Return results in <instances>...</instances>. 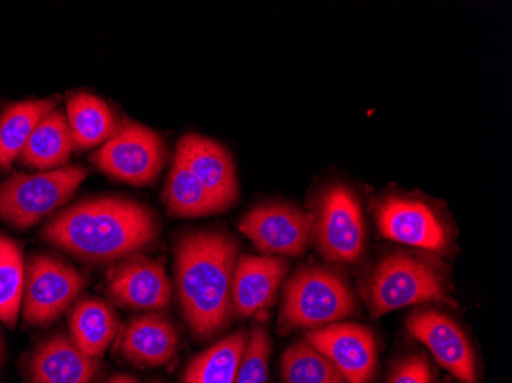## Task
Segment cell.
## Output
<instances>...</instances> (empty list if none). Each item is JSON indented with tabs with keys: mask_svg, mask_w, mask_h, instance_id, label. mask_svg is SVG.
<instances>
[{
	"mask_svg": "<svg viewBox=\"0 0 512 383\" xmlns=\"http://www.w3.org/2000/svg\"><path fill=\"white\" fill-rule=\"evenodd\" d=\"M66 118L77 149L99 148L120 126L119 118L106 100L88 91L69 95Z\"/></svg>",
	"mask_w": 512,
	"mask_h": 383,
	"instance_id": "cell-19",
	"label": "cell"
},
{
	"mask_svg": "<svg viewBox=\"0 0 512 383\" xmlns=\"http://www.w3.org/2000/svg\"><path fill=\"white\" fill-rule=\"evenodd\" d=\"M106 290L112 301L132 310H163L171 301L163 262L140 253L115 262L106 275Z\"/></svg>",
	"mask_w": 512,
	"mask_h": 383,
	"instance_id": "cell-11",
	"label": "cell"
},
{
	"mask_svg": "<svg viewBox=\"0 0 512 383\" xmlns=\"http://www.w3.org/2000/svg\"><path fill=\"white\" fill-rule=\"evenodd\" d=\"M312 238L325 259L342 264L359 261L365 250L364 217L361 204L345 186L330 187L322 195L313 215Z\"/></svg>",
	"mask_w": 512,
	"mask_h": 383,
	"instance_id": "cell-8",
	"label": "cell"
},
{
	"mask_svg": "<svg viewBox=\"0 0 512 383\" xmlns=\"http://www.w3.org/2000/svg\"><path fill=\"white\" fill-rule=\"evenodd\" d=\"M307 341L321 351L345 383H371L378 370V341L370 328L355 322H336L310 331Z\"/></svg>",
	"mask_w": 512,
	"mask_h": 383,
	"instance_id": "cell-10",
	"label": "cell"
},
{
	"mask_svg": "<svg viewBox=\"0 0 512 383\" xmlns=\"http://www.w3.org/2000/svg\"><path fill=\"white\" fill-rule=\"evenodd\" d=\"M152 383H161V382H158V380H154V382H152Z\"/></svg>",
	"mask_w": 512,
	"mask_h": 383,
	"instance_id": "cell-30",
	"label": "cell"
},
{
	"mask_svg": "<svg viewBox=\"0 0 512 383\" xmlns=\"http://www.w3.org/2000/svg\"><path fill=\"white\" fill-rule=\"evenodd\" d=\"M358 310L350 285L335 270L302 267L287 281L279 311V331L319 330Z\"/></svg>",
	"mask_w": 512,
	"mask_h": 383,
	"instance_id": "cell-3",
	"label": "cell"
},
{
	"mask_svg": "<svg viewBox=\"0 0 512 383\" xmlns=\"http://www.w3.org/2000/svg\"><path fill=\"white\" fill-rule=\"evenodd\" d=\"M73 149L74 140L68 118L62 109L54 108L37 123L17 161L28 169L54 171L66 166Z\"/></svg>",
	"mask_w": 512,
	"mask_h": 383,
	"instance_id": "cell-18",
	"label": "cell"
},
{
	"mask_svg": "<svg viewBox=\"0 0 512 383\" xmlns=\"http://www.w3.org/2000/svg\"><path fill=\"white\" fill-rule=\"evenodd\" d=\"M57 100H23L8 106L0 115V171H8L27 145L37 123L56 108Z\"/></svg>",
	"mask_w": 512,
	"mask_h": 383,
	"instance_id": "cell-22",
	"label": "cell"
},
{
	"mask_svg": "<svg viewBox=\"0 0 512 383\" xmlns=\"http://www.w3.org/2000/svg\"><path fill=\"white\" fill-rule=\"evenodd\" d=\"M154 212L134 198H83L51 218L43 239L89 264H109L135 255L157 238Z\"/></svg>",
	"mask_w": 512,
	"mask_h": 383,
	"instance_id": "cell-1",
	"label": "cell"
},
{
	"mask_svg": "<svg viewBox=\"0 0 512 383\" xmlns=\"http://www.w3.org/2000/svg\"><path fill=\"white\" fill-rule=\"evenodd\" d=\"M376 224L384 238L430 252H447L450 235L444 221L421 201L387 198L376 209Z\"/></svg>",
	"mask_w": 512,
	"mask_h": 383,
	"instance_id": "cell-13",
	"label": "cell"
},
{
	"mask_svg": "<svg viewBox=\"0 0 512 383\" xmlns=\"http://www.w3.org/2000/svg\"><path fill=\"white\" fill-rule=\"evenodd\" d=\"M180 336L177 328L160 313L135 316L126 324L120 338V353L131 364L160 367L177 353Z\"/></svg>",
	"mask_w": 512,
	"mask_h": 383,
	"instance_id": "cell-16",
	"label": "cell"
},
{
	"mask_svg": "<svg viewBox=\"0 0 512 383\" xmlns=\"http://www.w3.org/2000/svg\"><path fill=\"white\" fill-rule=\"evenodd\" d=\"M249 333L238 330L198 354L184 370L183 383H235Z\"/></svg>",
	"mask_w": 512,
	"mask_h": 383,
	"instance_id": "cell-23",
	"label": "cell"
},
{
	"mask_svg": "<svg viewBox=\"0 0 512 383\" xmlns=\"http://www.w3.org/2000/svg\"><path fill=\"white\" fill-rule=\"evenodd\" d=\"M407 330L431 351L437 364L459 382L477 383L473 345L450 316L436 310L416 311L408 318Z\"/></svg>",
	"mask_w": 512,
	"mask_h": 383,
	"instance_id": "cell-12",
	"label": "cell"
},
{
	"mask_svg": "<svg viewBox=\"0 0 512 383\" xmlns=\"http://www.w3.org/2000/svg\"><path fill=\"white\" fill-rule=\"evenodd\" d=\"M284 383H345L335 365L307 339L290 345L281 357Z\"/></svg>",
	"mask_w": 512,
	"mask_h": 383,
	"instance_id": "cell-25",
	"label": "cell"
},
{
	"mask_svg": "<svg viewBox=\"0 0 512 383\" xmlns=\"http://www.w3.org/2000/svg\"><path fill=\"white\" fill-rule=\"evenodd\" d=\"M106 383H138V380L132 376H126V374H117V376L112 377Z\"/></svg>",
	"mask_w": 512,
	"mask_h": 383,
	"instance_id": "cell-28",
	"label": "cell"
},
{
	"mask_svg": "<svg viewBox=\"0 0 512 383\" xmlns=\"http://www.w3.org/2000/svg\"><path fill=\"white\" fill-rule=\"evenodd\" d=\"M5 361V344L4 338H2V333H0V367L4 364Z\"/></svg>",
	"mask_w": 512,
	"mask_h": 383,
	"instance_id": "cell-29",
	"label": "cell"
},
{
	"mask_svg": "<svg viewBox=\"0 0 512 383\" xmlns=\"http://www.w3.org/2000/svg\"><path fill=\"white\" fill-rule=\"evenodd\" d=\"M287 272L289 264L279 256L241 255L232 281L235 315L250 318L273 304Z\"/></svg>",
	"mask_w": 512,
	"mask_h": 383,
	"instance_id": "cell-15",
	"label": "cell"
},
{
	"mask_svg": "<svg viewBox=\"0 0 512 383\" xmlns=\"http://www.w3.org/2000/svg\"><path fill=\"white\" fill-rule=\"evenodd\" d=\"M25 261L22 247L5 233H0V321L14 328L22 308Z\"/></svg>",
	"mask_w": 512,
	"mask_h": 383,
	"instance_id": "cell-24",
	"label": "cell"
},
{
	"mask_svg": "<svg viewBox=\"0 0 512 383\" xmlns=\"http://www.w3.org/2000/svg\"><path fill=\"white\" fill-rule=\"evenodd\" d=\"M69 331L74 344L99 359L111 345L119 330V319L108 302L96 298H83L68 315Z\"/></svg>",
	"mask_w": 512,
	"mask_h": 383,
	"instance_id": "cell-21",
	"label": "cell"
},
{
	"mask_svg": "<svg viewBox=\"0 0 512 383\" xmlns=\"http://www.w3.org/2000/svg\"><path fill=\"white\" fill-rule=\"evenodd\" d=\"M238 243L223 232L184 233L175 247L181 311L192 334L207 339L223 330L232 310Z\"/></svg>",
	"mask_w": 512,
	"mask_h": 383,
	"instance_id": "cell-2",
	"label": "cell"
},
{
	"mask_svg": "<svg viewBox=\"0 0 512 383\" xmlns=\"http://www.w3.org/2000/svg\"><path fill=\"white\" fill-rule=\"evenodd\" d=\"M313 213L289 204L266 203L241 218V233L267 256H299L312 239Z\"/></svg>",
	"mask_w": 512,
	"mask_h": 383,
	"instance_id": "cell-9",
	"label": "cell"
},
{
	"mask_svg": "<svg viewBox=\"0 0 512 383\" xmlns=\"http://www.w3.org/2000/svg\"><path fill=\"white\" fill-rule=\"evenodd\" d=\"M86 279L76 267L48 255H31L23 279V321L33 327L53 324L85 289Z\"/></svg>",
	"mask_w": 512,
	"mask_h": 383,
	"instance_id": "cell-7",
	"label": "cell"
},
{
	"mask_svg": "<svg viewBox=\"0 0 512 383\" xmlns=\"http://www.w3.org/2000/svg\"><path fill=\"white\" fill-rule=\"evenodd\" d=\"M99 370V359L83 353L63 333L45 339L30 362L33 383H91Z\"/></svg>",
	"mask_w": 512,
	"mask_h": 383,
	"instance_id": "cell-17",
	"label": "cell"
},
{
	"mask_svg": "<svg viewBox=\"0 0 512 383\" xmlns=\"http://www.w3.org/2000/svg\"><path fill=\"white\" fill-rule=\"evenodd\" d=\"M200 180L229 209L238 197V177L229 151L214 138L186 134L178 141L177 152Z\"/></svg>",
	"mask_w": 512,
	"mask_h": 383,
	"instance_id": "cell-14",
	"label": "cell"
},
{
	"mask_svg": "<svg viewBox=\"0 0 512 383\" xmlns=\"http://www.w3.org/2000/svg\"><path fill=\"white\" fill-rule=\"evenodd\" d=\"M272 339L263 327H253L247 338L235 383H267Z\"/></svg>",
	"mask_w": 512,
	"mask_h": 383,
	"instance_id": "cell-26",
	"label": "cell"
},
{
	"mask_svg": "<svg viewBox=\"0 0 512 383\" xmlns=\"http://www.w3.org/2000/svg\"><path fill=\"white\" fill-rule=\"evenodd\" d=\"M88 175L82 164L10 175L0 183V220L14 229H31L73 197Z\"/></svg>",
	"mask_w": 512,
	"mask_h": 383,
	"instance_id": "cell-4",
	"label": "cell"
},
{
	"mask_svg": "<svg viewBox=\"0 0 512 383\" xmlns=\"http://www.w3.org/2000/svg\"><path fill=\"white\" fill-rule=\"evenodd\" d=\"M444 275L427 259L393 253L379 261L367 284V304L373 318L425 302H447Z\"/></svg>",
	"mask_w": 512,
	"mask_h": 383,
	"instance_id": "cell-5",
	"label": "cell"
},
{
	"mask_svg": "<svg viewBox=\"0 0 512 383\" xmlns=\"http://www.w3.org/2000/svg\"><path fill=\"white\" fill-rule=\"evenodd\" d=\"M161 198L168 212L178 218L207 217L227 209L189 171V167L177 154L166 177Z\"/></svg>",
	"mask_w": 512,
	"mask_h": 383,
	"instance_id": "cell-20",
	"label": "cell"
},
{
	"mask_svg": "<svg viewBox=\"0 0 512 383\" xmlns=\"http://www.w3.org/2000/svg\"><path fill=\"white\" fill-rule=\"evenodd\" d=\"M165 157V145L154 129L125 120L106 143L92 152L91 160L115 180L146 186L157 180Z\"/></svg>",
	"mask_w": 512,
	"mask_h": 383,
	"instance_id": "cell-6",
	"label": "cell"
},
{
	"mask_svg": "<svg viewBox=\"0 0 512 383\" xmlns=\"http://www.w3.org/2000/svg\"><path fill=\"white\" fill-rule=\"evenodd\" d=\"M433 371L427 359L422 356L405 357L391 371L387 383H431Z\"/></svg>",
	"mask_w": 512,
	"mask_h": 383,
	"instance_id": "cell-27",
	"label": "cell"
}]
</instances>
